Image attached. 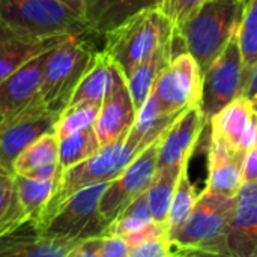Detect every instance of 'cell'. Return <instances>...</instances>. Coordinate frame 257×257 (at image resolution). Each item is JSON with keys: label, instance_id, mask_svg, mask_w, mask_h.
Returning <instances> with one entry per match:
<instances>
[{"label": "cell", "instance_id": "cell-1", "mask_svg": "<svg viewBox=\"0 0 257 257\" xmlns=\"http://www.w3.org/2000/svg\"><path fill=\"white\" fill-rule=\"evenodd\" d=\"M0 18L39 41L95 36L84 21L81 0H0Z\"/></svg>", "mask_w": 257, "mask_h": 257}, {"label": "cell", "instance_id": "cell-2", "mask_svg": "<svg viewBox=\"0 0 257 257\" xmlns=\"http://www.w3.org/2000/svg\"><path fill=\"white\" fill-rule=\"evenodd\" d=\"M244 6L242 0H206L190 20L175 29L202 74L239 30Z\"/></svg>", "mask_w": 257, "mask_h": 257}, {"label": "cell", "instance_id": "cell-3", "mask_svg": "<svg viewBox=\"0 0 257 257\" xmlns=\"http://www.w3.org/2000/svg\"><path fill=\"white\" fill-rule=\"evenodd\" d=\"M175 35L173 24L155 6L146 8L107 32L102 51L126 77Z\"/></svg>", "mask_w": 257, "mask_h": 257}, {"label": "cell", "instance_id": "cell-4", "mask_svg": "<svg viewBox=\"0 0 257 257\" xmlns=\"http://www.w3.org/2000/svg\"><path fill=\"white\" fill-rule=\"evenodd\" d=\"M137 155L139 152L126 142V137H122L110 145L101 146L90 158L62 172L56 179L54 193L38 227H42L78 190L93 184L114 181Z\"/></svg>", "mask_w": 257, "mask_h": 257}, {"label": "cell", "instance_id": "cell-5", "mask_svg": "<svg viewBox=\"0 0 257 257\" xmlns=\"http://www.w3.org/2000/svg\"><path fill=\"white\" fill-rule=\"evenodd\" d=\"M89 39L90 36H68L48 54L39 99L59 114L68 107L96 53Z\"/></svg>", "mask_w": 257, "mask_h": 257}, {"label": "cell", "instance_id": "cell-6", "mask_svg": "<svg viewBox=\"0 0 257 257\" xmlns=\"http://www.w3.org/2000/svg\"><path fill=\"white\" fill-rule=\"evenodd\" d=\"M236 196H227L205 188L185 223L167 238L178 248H205L226 251V236L230 227Z\"/></svg>", "mask_w": 257, "mask_h": 257}, {"label": "cell", "instance_id": "cell-7", "mask_svg": "<svg viewBox=\"0 0 257 257\" xmlns=\"http://www.w3.org/2000/svg\"><path fill=\"white\" fill-rule=\"evenodd\" d=\"M108 184H93L78 190L39 229L50 236L77 242L105 236L110 224L99 211V202Z\"/></svg>", "mask_w": 257, "mask_h": 257}, {"label": "cell", "instance_id": "cell-8", "mask_svg": "<svg viewBox=\"0 0 257 257\" xmlns=\"http://www.w3.org/2000/svg\"><path fill=\"white\" fill-rule=\"evenodd\" d=\"M250 74L244 66L238 32L232 36L223 53L203 74L199 107L205 120H209L227 104L245 95Z\"/></svg>", "mask_w": 257, "mask_h": 257}, {"label": "cell", "instance_id": "cell-9", "mask_svg": "<svg viewBox=\"0 0 257 257\" xmlns=\"http://www.w3.org/2000/svg\"><path fill=\"white\" fill-rule=\"evenodd\" d=\"M160 142L161 137L145 148L128 167L107 185L99 202V211L108 224L113 223L128 205L149 190L158 169Z\"/></svg>", "mask_w": 257, "mask_h": 257}, {"label": "cell", "instance_id": "cell-10", "mask_svg": "<svg viewBox=\"0 0 257 257\" xmlns=\"http://www.w3.org/2000/svg\"><path fill=\"white\" fill-rule=\"evenodd\" d=\"M57 119L59 113L50 110L38 96L20 113L0 122V166L12 173L17 157L35 140L53 133Z\"/></svg>", "mask_w": 257, "mask_h": 257}, {"label": "cell", "instance_id": "cell-11", "mask_svg": "<svg viewBox=\"0 0 257 257\" xmlns=\"http://www.w3.org/2000/svg\"><path fill=\"white\" fill-rule=\"evenodd\" d=\"M203 74L188 51L176 54L157 78L152 93L172 111L184 113L199 105L202 96Z\"/></svg>", "mask_w": 257, "mask_h": 257}, {"label": "cell", "instance_id": "cell-12", "mask_svg": "<svg viewBox=\"0 0 257 257\" xmlns=\"http://www.w3.org/2000/svg\"><path fill=\"white\" fill-rule=\"evenodd\" d=\"M211 136L220 139L232 152L245 155L256 146L257 114L253 102L244 95L227 104L211 120Z\"/></svg>", "mask_w": 257, "mask_h": 257}, {"label": "cell", "instance_id": "cell-13", "mask_svg": "<svg viewBox=\"0 0 257 257\" xmlns=\"http://www.w3.org/2000/svg\"><path fill=\"white\" fill-rule=\"evenodd\" d=\"M136 116L137 110L128 90L126 80L117 69L113 86L101 102V108L93 125L99 145L105 146L126 137L136 122Z\"/></svg>", "mask_w": 257, "mask_h": 257}, {"label": "cell", "instance_id": "cell-14", "mask_svg": "<svg viewBox=\"0 0 257 257\" xmlns=\"http://www.w3.org/2000/svg\"><path fill=\"white\" fill-rule=\"evenodd\" d=\"M53 48L35 56L0 83V122L20 113L39 96L45 63Z\"/></svg>", "mask_w": 257, "mask_h": 257}, {"label": "cell", "instance_id": "cell-15", "mask_svg": "<svg viewBox=\"0 0 257 257\" xmlns=\"http://www.w3.org/2000/svg\"><path fill=\"white\" fill-rule=\"evenodd\" d=\"M208 122L199 105L184 111L164 133L158 151V169L178 167L191 158Z\"/></svg>", "mask_w": 257, "mask_h": 257}, {"label": "cell", "instance_id": "cell-16", "mask_svg": "<svg viewBox=\"0 0 257 257\" xmlns=\"http://www.w3.org/2000/svg\"><path fill=\"white\" fill-rule=\"evenodd\" d=\"M226 250L233 257H257V182L242 184L236 194Z\"/></svg>", "mask_w": 257, "mask_h": 257}, {"label": "cell", "instance_id": "cell-17", "mask_svg": "<svg viewBox=\"0 0 257 257\" xmlns=\"http://www.w3.org/2000/svg\"><path fill=\"white\" fill-rule=\"evenodd\" d=\"M78 244L77 241L50 236L36 223L27 221L0 238V257H68Z\"/></svg>", "mask_w": 257, "mask_h": 257}, {"label": "cell", "instance_id": "cell-18", "mask_svg": "<svg viewBox=\"0 0 257 257\" xmlns=\"http://www.w3.org/2000/svg\"><path fill=\"white\" fill-rule=\"evenodd\" d=\"M12 173L35 181H56L60 175L56 133H48L29 145L14 161Z\"/></svg>", "mask_w": 257, "mask_h": 257}, {"label": "cell", "instance_id": "cell-19", "mask_svg": "<svg viewBox=\"0 0 257 257\" xmlns=\"http://www.w3.org/2000/svg\"><path fill=\"white\" fill-rule=\"evenodd\" d=\"M242 160L244 155L232 152L220 139L211 136L206 188L221 194L236 196L242 187Z\"/></svg>", "mask_w": 257, "mask_h": 257}, {"label": "cell", "instance_id": "cell-20", "mask_svg": "<svg viewBox=\"0 0 257 257\" xmlns=\"http://www.w3.org/2000/svg\"><path fill=\"white\" fill-rule=\"evenodd\" d=\"M187 111V110H185ZM182 113L164 107L151 92L136 116V122L126 136V142L140 154L145 148L164 136Z\"/></svg>", "mask_w": 257, "mask_h": 257}, {"label": "cell", "instance_id": "cell-21", "mask_svg": "<svg viewBox=\"0 0 257 257\" xmlns=\"http://www.w3.org/2000/svg\"><path fill=\"white\" fill-rule=\"evenodd\" d=\"M60 41H39L24 36L0 18V83L30 59L56 47Z\"/></svg>", "mask_w": 257, "mask_h": 257}, {"label": "cell", "instance_id": "cell-22", "mask_svg": "<svg viewBox=\"0 0 257 257\" xmlns=\"http://www.w3.org/2000/svg\"><path fill=\"white\" fill-rule=\"evenodd\" d=\"M81 6L89 30L98 38L137 12L155 6V0H81Z\"/></svg>", "mask_w": 257, "mask_h": 257}, {"label": "cell", "instance_id": "cell-23", "mask_svg": "<svg viewBox=\"0 0 257 257\" xmlns=\"http://www.w3.org/2000/svg\"><path fill=\"white\" fill-rule=\"evenodd\" d=\"M117 66L110 60V57L102 50H98L78 86L75 87L68 105L78 102L101 104L113 86Z\"/></svg>", "mask_w": 257, "mask_h": 257}, {"label": "cell", "instance_id": "cell-24", "mask_svg": "<svg viewBox=\"0 0 257 257\" xmlns=\"http://www.w3.org/2000/svg\"><path fill=\"white\" fill-rule=\"evenodd\" d=\"M173 57H175V35L126 77L128 90L131 93L137 111L145 104L157 78L167 68V65Z\"/></svg>", "mask_w": 257, "mask_h": 257}, {"label": "cell", "instance_id": "cell-25", "mask_svg": "<svg viewBox=\"0 0 257 257\" xmlns=\"http://www.w3.org/2000/svg\"><path fill=\"white\" fill-rule=\"evenodd\" d=\"M182 166L157 169L154 181H152L149 190L146 191L148 203H149V209L152 212L154 221L157 224H160L161 227H164L166 233H167L169 211H170L172 199H173V194L176 190V184H178Z\"/></svg>", "mask_w": 257, "mask_h": 257}, {"label": "cell", "instance_id": "cell-26", "mask_svg": "<svg viewBox=\"0 0 257 257\" xmlns=\"http://www.w3.org/2000/svg\"><path fill=\"white\" fill-rule=\"evenodd\" d=\"M18 200L29 221L39 226L44 211L54 193L56 181H35L26 176L14 175Z\"/></svg>", "mask_w": 257, "mask_h": 257}, {"label": "cell", "instance_id": "cell-27", "mask_svg": "<svg viewBox=\"0 0 257 257\" xmlns=\"http://www.w3.org/2000/svg\"><path fill=\"white\" fill-rule=\"evenodd\" d=\"M101 145L93 128L74 133L59 139V166L60 173L83 163L99 151Z\"/></svg>", "mask_w": 257, "mask_h": 257}, {"label": "cell", "instance_id": "cell-28", "mask_svg": "<svg viewBox=\"0 0 257 257\" xmlns=\"http://www.w3.org/2000/svg\"><path fill=\"white\" fill-rule=\"evenodd\" d=\"M188 163H190V160L185 161L181 169L176 190H175V194L172 199L169 218H167V236L185 223V220L190 217V214L194 209V205L197 202L196 188L188 176Z\"/></svg>", "mask_w": 257, "mask_h": 257}, {"label": "cell", "instance_id": "cell-29", "mask_svg": "<svg viewBox=\"0 0 257 257\" xmlns=\"http://www.w3.org/2000/svg\"><path fill=\"white\" fill-rule=\"evenodd\" d=\"M29 218L18 200L12 173H0V238L27 223Z\"/></svg>", "mask_w": 257, "mask_h": 257}, {"label": "cell", "instance_id": "cell-30", "mask_svg": "<svg viewBox=\"0 0 257 257\" xmlns=\"http://www.w3.org/2000/svg\"><path fill=\"white\" fill-rule=\"evenodd\" d=\"M152 223H154V217L149 209L148 196L145 193L140 197H137L131 205H128L116 217L113 223H110L107 235H117L126 238Z\"/></svg>", "mask_w": 257, "mask_h": 257}, {"label": "cell", "instance_id": "cell-31", "mask_svg": "<svg viewBox=\"0 0 257 257\" xmlns=\"http://www.w3.org/2000/svg\"><path fill=\"white\" fill-rule=\"evenodd\" d=\"M101 104L96 102H78L68 105L60 114L54 126L57 139H63L78 131L93 128Z\"/></svg>", "mask_w": 257, "mask_h": 257}, {"label": "cell", "instance_id": "cell-32", "mask_svg": "<svg viewBox=\"0 0 257 257\" xmlns=\"http://www.w3.org/2000/svg\"><path fill=\"white\" fill-rule=\"evenodd\" d=\"M239 48L244 59V66L251 75L257 65V0H247L241 26L238 30Z\"/></svg>", "mask_w": 257, "mask_h": 257}, {"label": "cell", "instance_id": "cell-33", "mask_svg": "<svg viewBox=\"0 0 257 257\" xmlns=\"http://www.w3.org/2000/svg\"><path fill=\"white\" fill-rule=\"evenodd\" d=\"M206 0H155L158 8L175 29H179L187 20H190Z\"/></svg>", "mask_w": 257, "mask_h": 257}, {"label": "cell", "instance_id": "cell-34", "mask_svg": "<svg viewBox=\"0 0 257 257\" xmlns=\"http://www.w3.org/2000/svg\"><path fill=\"white\" fill-rule=\"evenodd\" d=\"M175 247L167 236H160L130 248L128 257H173Z\"/></svg>", "mask_w": 257, "mask_h": 257}, {"label": "cell", "instance_id": "cell-35", "mask_svg": "<svg viewBox=\"0 0 257 257\" xmlns=\"http://www.w3.org/2000/svg\"><path fill=\"white\" fill-rule=\"evenodd\" d=\"M130 244L125 238L117 235H105L99 239V256L101 257H128Z\"/></svg>", "mask_w": 257, "mask_h": 257}, {"label": "cell", "instance_id": "cell-36", "mask_svg": "<svg viewBox=\"0 0 257 257\" xmlns=\"http://www.w3.org/2000/svg\"><path fill=\"white\" fill-rule=\"evenodd\" d=\"M257 182V146L250 148L242 160V184Z\"/></svg>", "mask_w": 257, "mask_h": 257}, {"label": "cell", "instance_id": "cell-37", "mask_svg": "<svg viewBox=\"0 0 257 257\" xmlns=\"http://www.w3.org/2000/svg\"><path fill=\"white\" fill-rule=\"evenodd\" d=\"M99 239L101 238H92L80 242L68 257H101L99 256Z\"/></svg>", "mask_w": 257, "mask_h": 257}, {"label": "cell", "instance_id": "cell-38", "mask_svg": "<svg viewBox=\"0 0 257 257\" xmlns=\"http://www.w3.org/2000/svg\"><path fill=\"white\" fill-rule=\"evenodd\" d=\"M173 257H233L226 251H217V250H205V248H178L175 247Z\"/></svg>", "mask_w": 257, "mask_h": 257}, {"label": "cell", "instance_id": "cell-39", "mask_svg": "<svg viewBox=\"0 0 257 257\" xmlns=\"http://www.w3.org/2000/svg\"><path fill=\"white\" fill-rule=\"evenodd\" d=\"M245 96L250 101L257 99V65L254 66V69L251 71V75H250V80H248V86H247V90H245Z\"/></svg>", "mask_w": 257, "mask_h": 257}, {"label": "cell", "instance_id": "cell-40", "mask_svg": "<svg viewBox=\"0 0 257 257\" xmlns=\"http://www.w3.org/2000/svg\"><path fill=\"white\" fill-rule=\"evenodd\" d=\"M251 102H253V107H254V110H256V114H257V99L251 101ZM256 146H257V137H256Z\"/></svg>", "mask_w": 257, "mask_h": 257}, {"label": "cell", "instance_id": "cell-41", "mask_svg": "<svg viewBox=\"0 0 257 257\" xmlns=\"http://www.w3.org/2000/svg\"><path fill=\"white\" fill-rule=\"evenodd\" d=\"M0 173H9V172H6V170H5V169H3V167L0 166Z\"/></svg>", "mask_w": 257, "mask_h": 257}, {"label": "cell", "instance_id": "cell-42", "mask_svg": "<svg viewBox=\"0 0 257 257\" xmlns=\"http://www.w3.org/2000/svg\"><path fill=\"white\" fill-rule=\"evenodd\" d=\"M242 2H244V3H245V2H247V0H242Z\"/></svg>", "mask_w": 257, "mask_h": 257}]
</instances>
